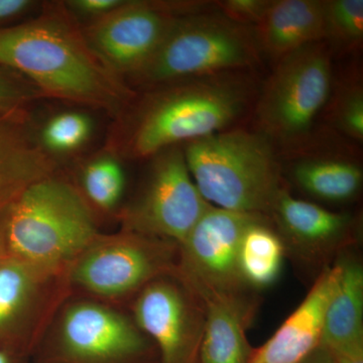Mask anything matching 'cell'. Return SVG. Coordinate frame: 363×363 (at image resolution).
<instances>
[{"label":"cell","instance_id":"cell-1","mask_svg":"<svg viewBox=\"0 0 363 363\" xmlns=\"http://www.w3.org/2000/svg\"><path fill=\"white\" fill-rule=\"evenodd\" d=\"M138 117L131 150L138 157L233 130L255 107L259 87L247 70L224 72L168 83Z\"/></svg>","mask_w":363,"mask_h":363},{"label":"cell","instance_id":"cell-2","mask_svg":"<svg viewBox=\"0 0 363 363\" xmlns=\"http://www.w3.org/2000/svg\"><path fill=\"white\" fill-rule=\"evenodd\" d=\"M97 58L75 30L52 16L0 28V65L21 72L54 97L118 104L123 89Z\"/></svg>","mask_w":363,"mask_h":363},{"label":"cell","instance_id":"cell-3","mask_svg":"<svg viewBox=\"0 0 363 363\" xmlns=\"http://www.w3.org/2000/svg\"><path fill=\"white\" fill-rule=\"evenodd\" d=\"M98 240L94 219L65 182L40 179L11 199L0 225L2 252L55 272Z\"/></svg>","mask_w":363,"mask_h":363},{"label":"cell","instance_id":"cell-4","mask_svg":"<svg viewBox=\"0 0 363 363\" xmlns=\"http://www.w3.org/2000/svg\"><path fill=\"white\" fill-rule=\"evenodd\" d=\"M183 150L195 185L213 206L269 215L286 190L276 147L257 131H220Z\"/></svg>","mask_w":363,"mask_h":363},{"label":"cell","instance_id":"cell-5","mask_svg":"<svg viewBox=\"0 0 363 363\" xmlns=\"http://www.w3.org/2000/svg\"><path fill=\"white\" fill-rule=\"evenodd\" d=\"M260 54L255 28L238 25L213 9L177 18L135 77L145 84L164 85L248 70L259 63Z\"/></svg>","mask_w":363,"mask_h":363},{"label":"cell","instance_id":"cell-6","mask_svg":"<svg viewBox=\"0 0 363 363\" xmlns=\"http://www.w3.org/2000/svg\"><path fill=\"white\" fill-rule=\"evenodd\" d=\"M333 84L332 51L324 40L278 60L255 100V131L274 147L303 145Z\"/></svg>","mask_w":363,"mask_h":363},{"label":"cell","instance_id":"cell-7","mask_svg":"<svg viewBox=\"0 0 363 363\" xmlns=\"http://www.w3.org/2000/svg\"><path fill=\"white\" fill-rule=\"evenodd\" d=\"M143 194L126 215L131 233L182 245L211 206L195 185L183 149L155 155Z\"/></svg>","mask_w":363,"mask_h":363},{"label":"cell","instance_id":"cell-8","mask_svg":"<svg viewBox=\"0 0 363 363\" xmlns=\"http://www.w3.org/2000/svg\"><path fill=\"white\" fill-rule=\"evenodd\" d=\"M264 216L211 205L179 245L175 274L188 286L247 296L238 262L241 238L248 226Z\"/></svg>","mask_w":363,"mask_h":363},{"label":"cell","instance_id":"cell-9","mask_svg":"<svg viewBox=\"0 0 363 363\" xmlns=\"http://www.w3.org/2000/svg\"><path fill=\"white\" fill-rule=\"evenodd\" d=\"M173 245L177 243L133 233L116 240H97L76 259L72 281L101 297L128 295L176 272Z\"/></svg>","mask_w":363,"mask_h":363},{"label":"cell","instance_id":"cell-10","mask_svg":"<svg viewBox=\"0 0 363 363\" xmlns=\"http://www.w3.org/2000/svg\"><path fill=\"white\" fill-rule=\"evenodd\" d=\"M133 315L138 328L157 344L160 363H198L204 304L176 274L160 277L143 288Z\"/></svg>","mask_w":363,"mask_h":363},{"label":"cell","instance_id":"cell-11","mask_svg":"<svg viewBox=\"0 0 363 363\" xmlns=\"http://www.w3.org/2000/svg\"><path fill=\"white\" fill-rule=\"evenodd\" d=\"M145 336L111 308L75 303L62 316L57 355L60 363H138L149 348Z\"/></svg>","mask_w":363,"mask_h":363},{"label":"cell","instance_id":"cell-12","mask_svg":"<svg viewBox=\"0 0 363 363\" xmlns=\"http://www.w3.org/2000/svg\"><path fill=\"white\" fill-rule=\"evenodd\" d=\"M177 18L160 4L124 2L91 26L87 44L114 70L135 76L152 58Z\"/></svg>","mask_w":363,"mask_h":363},{"label":"cell","instance_id":"cell-13","mask_svg":"<svg viewBox=\"0 0 363 363\" xmlns=\"http://www.w3.org/2000/svg\"><path fill=\"white\" fill-rule=\"evenodd\" d=\"M339 274L337 262L324 267L297 309L264 345L253 350L250 363H300L321 345L325 313Z\"/></svg>","mask_w":363,"mask_h":363},{"label":"cell","instance_id":"cell-14","mask_svg":"<svg viewBox=\"0 0 363 363\" xmlns=\"http://www.w3.org/2000/svg\"><path fill=\"white\" fill-rule=\"evenodd\" d=\"M285 247L307 257H321L350 240L355 219L350 213L329 211L296 199L288 191L279 196L271 212Z\"/></svg>","mask_w":363,"mask_h":363},{"label":"cell","instance_id":"cell-15","mask_svg":"<svg viewBox=\"0 0 363 363\" xmlns=\"http://www.w3.org/2000/svg\"><path fill=\"white\" fill-rule=\"evenodd\" d=\"M205 308V329L198 363H250L253 348L247 328L255 314V301L226 295L203 286H190Z\"/></svg>","mask_w":363,"mask_h":363},{"label":"cell","instance_id":"cell-16","mask_svg":"<svg viewBox=\"0 0 363 363\" xmlns=\"http://www.w3.org/2000/svg\"><path fill=\"white\" fill-rule=\"evenodd\" d=\"M52 272L0 252V350L20 354L26 325Z\"/></svg>","mask_w":363,"mask_h":363},{"label":"cell","instance_id":"cell-17","mask_svg":"<svg viewBox=\"0 0 363 363\" xmlns=\"http://www.w3.org/2000/svg\"><path fill=\"white\" fill-rule=\"evenodd\" d=\"M324 1L272 0L255 33L260 52L278 60L305 45L323 42Z\"/></svg>","mask_w":363,"mask_h":363},{"label":"cell","instance_id":"cell-18","mask_svg":"<svg viewBox=\"0 0 363 363\" xmlns=\"http://www.w3.org/2000/svg\"><path fill=\"white\" fill-rule=\"evenodd\" d=\"M340 274L325 313L321 345L340 351L363 345V269L357 260H337Z\"/></svg>","mask_w":363,"mask_h":363},{"label":"cell","instance_id":"cell-19","mask_svg":"<svg viewBox=\"0 0 363 363\" xmlns=\"http://www.w3.org/2000/svg\"><path fill=\"white\" fill-rule=\"evenodd\" d=\"M294 183L306 194L325 202L343 203L360 192L362 166L335 154L306 155L290 166Z\"/></svg>","mask_w":363,"mask_h":363},{"label":"cell","instance_id":"cell-20","mask_svg":"<svg viewBox=\"0 0 363 363\" xmlns=\"http://www.w3.org/2000/svg\"><path fill=\"white\" fill-rule=\"evenodd\" d=\"M286 247L267 216L253 222L241 238L240 271L248 289H264L278 279Z\"/></svg>","mask_w":363,"mask_h":363},{"label":"cell","instance_id":"cell-21","mask_svg":"<svg viewBox=\"0 0 363 363\" xmlns=\"http://www.w3.org/2000/svg\"><path fill=\"white\" fill-rule=\"evenodd\" d=\"M50 166L40 150L0 123V201L11 199L32 182L49 177Z\"/></svg>","mask_w":363,"mask_h":363},{"label":"cell","instance_id":"cell-22","mask_svg":"<svg viewBox=\"0 0 363 363\" xmlns=\"http://www.w3.org/2000/svg\"><path fill=\"white\" fill-rule=\"evenodd\" d=\"M324 42L332 52L352 51L362 45V0H324Z\"/></svg>","mask_w":363,"mask_h":363},{"label":"cell","instance_id":"cell-23","mask_svg":"<svg viewBox=\"0 0 363 363\" xmlns=\"http://www.w3.org/2000/svg\"><path fill=\"white\" fill-rule=\"evenodd\" d=\"M329 118L344 135L363 140V87L359 78L350 79L332 88L328 104Z\"/></svg>","mask_w":363,"mask_h":363},{"label":"cell","instance_id":"cell-24","mask_svg":"<svg viewBox=\"0 0 363 363\" xmlns=\"http://www.w3.org/2000/svg\"><path fill=\"white\" fill-rule=\"evenodd\" d=\"M83 184L88 198L102 209L109 210L121 201L125 176L121 164L111 157L91 162L86 168Z\"/></svg>","mask_w":363,"mask_h":363},{"label":"cell","instance_id":"cell-25","mask_svg":"<svg viewBox=\"0 0 363 363\" xmlns=\"http://www.w3.org/2000/svg\"><path fill=\"white\" fill-rule=\"evenodd\" d=\"M90 119L84 114L67 112L52 117L43 130V143L52 152H69L77 149L91 133Z\"/></svg>","mask_w":363,"mask_h":363},{"label":"cell","instance_id":"cell-26","mask_svg":"<svg viewBox=\"0 0 363 363\" xmlns=\"http://www.w3.org/2000/svg\"><path fill=\"white\" fill-rule=\"evenodd\" d=\"M272 0L214 1L216 11L238 25L255 28L266 14Z\"/></svg>","mask_w":363,"mask_h":363},{"label":"cell","instance_id":"cell-27","mask_svg":"<svg viewBox=\"0 0 363 363\" xmlns=\"http://www.w3.org/2000/svg\"><path fill=\"white\" fill-rule=\"evenodd\" d=\"M70 4V6L81 13L104 16L123 6L124 1L121 0H75Z\"/></svg>","mask_w":363,"mask_h":363},{"label":"cell","instance_id":"cell-28","mask_svg":"<svg viewBox=\"0 0 363 363\" xmlns=\"http://www.w3.org/2000/svg\"><path fill=\"white\" fill-rule=\"evenodd\" d=\"M30 4L28 0H0V21L18 16L28 9Z\"/></svg>","mask_w":363,"mask_h":363},{"label":"cell","instance_id":"cell-29","mask_svg":"<svg viewBox=\"0 0 363 363\" xmlns=\"http://www.w3.org/2000/svg\"><path fill=\"white\" fill-rule=\"evenodd\" d=\"M331 352L335 363H363V345Z\"/></svg>","mask_w":363,"mask_h":363},{"label":"cell","instance_id":"cell-30","mask_svg":"<svg viewBox=\"0 0 363 363\" xmlns=\"http://www.w3.org/2000/svg\"><path fill=\"white\" fill-rule=\"evenodd\" d=\"M300 363H335V359L328 348L320 345L309 357Z\"/></svg>","mask_w":363,"mask_h":363},{"label":"cell","instance_id":"cell-31","mask_svg":"<svg viewBox=\"0 0 363 363\" xmlns=\"http://www.w3.org/2000/svg\"><path fill=\"white\" fill-rule=\"evenodd\" d=\"M21 96L20 91L4 78L0 77V104L1 102L16 101Z\"/></svg>","mask_w":363,"mask_h":363},{"label":"cell","instance_id":"cell-32","mask_svg":"<svg viewBox=\"0 0 363 363\" xmlns=\"http://www.w3.org/2000/svg\"><path fill=\"white\" fill-rule=\"evenodd\" d=\"M18 355L4 350H0V363H18Z\"/></svg>","mask_w":363,"mask_h":363},{"label":"cell","instance_id":"cell-33","mask_svg":"<svg viewBox=\"0 0 363 363\" xmlns=\"http://www.w3.org/2000/svg\"><path fill=\"white\" fill-rule=\"evenodd\" d=\"M0 252H1V247H0Z\"/></svg>","mask_w":363,"mask_h":363}]
</instances>
